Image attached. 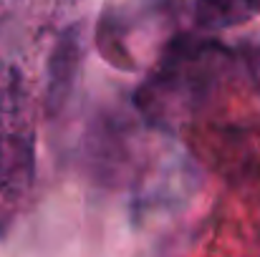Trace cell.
I'll return each mask as SVG.
<instances>
[{
  "label": "cell",
  "mask_w": 260,
  "mask_h": 257,
  "mask_svg": "<svg viewBox=\"0 0 260 257\" xmlns=\"http://www.w3.org/2000/svg\"><path fill=\"white\" fill-rule=\"evenodd\" d=\"M79 63H81V38H79V28L71 25L58 35V41L51 51V58H48L46 96H48L51 114H56L71 96V88L79 76Z\"/></svg>",
  "instance_id": "obj_1"
},
{
  "label": "cell",
  "mask_w": 260,
  "mask_h": 257,
  "mask_svg": "<svg viewBox=\"0 0 260 257\" xmlns=\"http://www.w3.org/2000/svg\"><path fill=\"white\" fill-rule=\"evenodd\" d=\"M33 139L0 136V192L15 197L33 181Z\"/></svg>",
  "instance_id": "obj_2"
},
{
  "label": "cell",
  "mask_w": 260,
  "mask_h": 257,
  "mask_svg": "<svg viewBox=\"0 0 260 257\" xmlns=\"http://www.w3.org/2000/svg\"><path fill=\"white\" fill-rule=\"evenodd\" d=\"M260 13V0H197L194 23L202 30H222L240 25Z\"/></svg>",
  "instance_id": "obj_3"
}]
</instances>
